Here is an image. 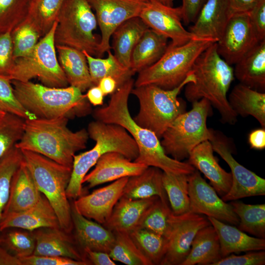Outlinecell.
<instances>
[{
    "mask_svg": "<svg viewBox=\"0 0 265 265\" xmlns=\"http://www.w3.org/2000/svg\"><path fill=\"white\" fill-rule=\"evenodd\" d=\"M89 73L93 85H98L103 78L110 77L117 83L118 87L132 78L135 74L130 68L123 65L114 56L110 50L107 52L106 58L95 57L85 51Z\"/></svg>",
    "mask_w": 265,
    "mask_h": 265,
    "instance_id": "obj_35",
    "label": "cell"
},
{
    "mask_svg": "<svg viewBox=\"0 0 265 265\" xmlns=\"http://www.w3.org/2000/svg\"><path fill=\"white\" fill-rule=\"evenodd\" d=\"M68 120L65 117L25 119L23 135L15 147L72 168L76 153L86 148L89 135L84 128L71 131Z\"/></svg>",
    "mask_w": 265,
    "mask_h": 265,
    "instance_id": "obj_2",
    "label": "cell"
},
{
    "mask_svg": "<svg viewBox=\"0 0 265 265\" xmlns=\"http://www.w3.org/2000/svg\"><path fill=\"white\" fill-rule=\"evenodd\" d=\"M87 131L89 137L95 142V144L92 149L74 157L66 194L68 198L75 200L81 195L84 177L102 155L116 152L134 160L139 153L134 139L119 125L95 120L88 124Z\"/></svg>",
    "mask_w": 265,
    "mask_h": 265,
    "instance_id": "obj_5",
    "label": "cell"
},
{
    "mask_svg": "<svg viewBox=\"0 0 265 265\" xmlns=\"http://www.w3.org/2000/svg\"><path fill=\"white\" fill-rule=\"evenodd\" d=\"M11 32L0 34V75L7 77L14 64Z\"/></svg>",
    "mask_w": 265,
    "mask_h": 265,
    "instance_id": "obj_48",
    "label": "cell"
},
{
    "mask_svg": "<svg viewBox=\"0 0 265 265\" xmlns=\"http://www.w3.org/2000/svg\"><path fill=\"white\" fill-rule=\"evenodd\" d=\"M188 176L163 172L162 183L171 209L175 215L190 212Z\"/></svg>",
    "mask_w": 265,
    "mask_h": 265,
    "instance_id": "obj_36",
    "label": "cell"
},
{
    "mask_svg": "<svg viewBox=\"0 0 265 265\" xmlns=\"http://www.w3.org/2000/svg\"><path fill=\"white\" fill-rule=\"evenodd\" d=\"M239 219L238 228L259 238H265V204H247L234 200L230 203Z\"/></svg>",
    "mask_w": 265,
    "mask_h": 265,
    "instance_id": "obj_37",
    "label": "cell"
},
{
    "mask_svg": "<svg viewBox=\"0 0 265 265\" xmlns=\"http://www.w3.org/2000/svg\"><path fill=\"white\" fill-rule=\"evenodd\" d=\"M14 59L29 53L42 36L34 24L27 17L11 32Z\"/></svg>",
    "mask_w": 265,
    "mask_h": 265,
    "instance_id": "obj_43",
    "label": "cell"
},
{
    "mask_svg": "<svg viewBox=\"0 0 265 265\" xmlns=\"http://www.w3.org/2000/svg\"><path fill=\"white\" fill-rule=\"evenodd\" d=\"M234 75L240 83L265 90V40L259 42L235 64Z\"/></svg>",
    "mask_w": 265,
    "mask_h": 265,
    "instance_id": "obj_27",
    "label": "cell"
},
{
    "mask_svg": "<svg viewBox=\"0 0 265 265\" xmlns=\"http://www.w3.org/2000/svg\"><path fill=\"white\" fill-rule=\"evenodd\" d=\"M85 95L90 104L94 106L103 105L105 95L98 85H93L90 87Z\"/></svg>",
    "mask_w": 265,
    "mask_h": 265,
    "instance_id": "obj_56",
    "label": "cell"
},
{
    "mask_svg": "<svg viewBox=\"0 0 265 265\" xmlns=\"http://www.w3.org/2000/svg\"><path fill=\"white\" fill-rule=\"evenodd\" d=\"M83 252L86 260L89 264L92 263L95 265H116L107 252L92 250L88 248L83 249Z\"/></svg>",
    "mask_w": 265,
    "mask_h": 265,
    "instance_id": "obj_53",
    "label": "cell"
},
{
    "mask_svg": "<svg viewBox=\"0 0 265 265\" xmlns=\"http://www.w3.org/2000/svg\"><path fill=\"white\" fill-rule=\"evenodd\" d=\"M25 120L9 113L0 117V160L21 139Z\"/></svg>",
    "mask_w": 265,
    "mask_h": 265,
    "instance_id": "obj_45",
    "label": "cell"
},
{
    "mask_svg": "<svg viewBox=\"0 0 265 265\" xmlns=\"http://www.w3.org/2000/svg\"><path fill=\"white\" fill-rule=\"evenodd\" d=\"M207 0H182V21L186 25L193 24Z\"/></svg>",
    "mask_w": 265,
    "mask_h": 265,
    "instance_id": "obj_52",
    "label": "cell"
},
{
    "mask_svg": "<svg viewBox=\"0 0 265 265\" xmlns=\"http://www.w3.org/2000/svg\"><path fill=\"white\" fill-rule=\"evenodd\" d=\"M207 218L218 236L222 258L233 253L265 250V238L248 236L233 225Z\"/></svg>",
    "mask_w": 265,
    "mask_h": 265,
    "instance_id": "obj_28",
    "label": "cell"
},
{
    "mask_svg": "<svg viewBox=\"0 0 265 265\" xmlns=\"http://www.w3.org/2000/svg\"><path fill=\"white\" fill-rule=\"evenodd\" d=\"M134 80L130 79L111 94L108 103L93 111L96 120L114 124L124 128L132 136L138 149V156L133 161L153 166L163 172L190 175L195 169L187 162L176 160L165 153L156 134L138 125L131 116L128 100Z\"/></svg>",
    "mask_w": 265,
    "mask_h": 265,
    "instance_id": "obj_1",
    "label": "cell"
},
{
    "mask_svg": "<svg viewBox=\"0 0 265 265\" xmlns=\"http://www.w3.org/2000/svg\"><path fill=\"white\" fill-rule=\"evenodd\" d=\"M65 0H31L27 17L36 26L42 37L57 21Z\"/></svg>",
    "mask_w": 265,
    "mask_h": 265,
    "instance_id": "obj_38",
    "label": "cell"
},
{
    "mask_svg": "<svg viewBox=\"0 0 265 265\" xmlns=\"http://www.w3.org/2000/svg\"><path fill=\"white\" fill-rule=\"evenodd\" d=\"M148 28L139 17H135L124 22L113 33V54L124 66L130 68L132 51Z\"/></svg>",
    "mask_w": 265,
    "mask_h": 265,
    "instance_id": "obj_33",
    "label": "cell"
},
{
    "mask_svg": "<svg viewBox=\"0 0 265 265\" xmlns=\"http://www.w3.org/2000/svg\"><path fill=\"white\" fill-rule=\"evenodd\" d=\"M94 166V168L85 176L82 181L83 184H86L89 188L139 174L148 167L116 152L104 154Z\"/></svg>",
    "mask_w": 265,
    "mask_h": 265,
    "instance_id": "obj_19",
    "label": "cell"
},
{
    "mask_svg": "<svg viewBox=\"0 0 265 265\" xmlns=\"http://www.w3.org/2000/svg\"><path fill=\"white\" fill-rule=\"evenodd\" d=\"M22 265H87L86 261H78L71 258L52 256L31 255L19 258Z\"/></svg>",
    "mask_w": 265,
    "mask_h": 265,
    "instance_id": "obj_50",
    "label": "cell"
},
{
    "mask_svg": "<svg viewBox=\"0 0 265 265\" xmlns=\"http://www.w3.org/2000/svg\"><path fill=\"white\" fill-rule=\"evenodd\" d=\"M11 82L19 103L38 118L70 119L86 116L91 111L85 94L76 87H52L31 81Z\"/></svg>",
    "mask_w": 265,
    "mask_h": 265,
    "instance_id": "obj_4",
    "label": "cell"
},
{
    "mask_svg": "<svg viewBox=\"0 0 265 265\" xmlns=\"http://www.w3.org/2000/svg\"><path fill=\"white\" fill-rule=\"evenodd\" d=\"M248 142L251 149L261 150L265 148V128L252 131L248 135Z\"/></svg>",
    "mask_w": 265,
    "mask_h": 265,
    "instance_id": "obj_55",
    "label": "cell"
},
{
    "mask_svg": "<svg viewBox=\"0 0 265 265\" xmlns=\"http://www.w3.org/2000/svg\"><path fill=\"white\" fill-rule=\"evenodd\" d=\"M194 81V75L191 72L180 85L172 89H164L154 85L133 87L131 94L137 98L139 105L133 120L160 139L175 119L185 112V105L178 96L186 84Z\"/></svg>",
    "mask_w": 265,
    "mask_h": 265,
    "instance_id": "obj_7",
    "label": "cell"
},
{
    "mask_svg": "<svg viewBox=\"0 0 265 265\" xmlns=\"http://www.w3.org/2000/svg\"><path fill=\"white\" fill-rule=\"evenodd\" d=\"M213 152L210 141H203L191 151L187 162L203 174L222 197L229 191L232 177L231 173L226 172L218 164Z\"/></svg>",
    "mask_w": 265,
    "mask_h": 265,
    "instance_id": "obj_22",
    "label": "cell"
},
{
    "mask_svg": "<svg viewBox=\"0 0 265 265\" xmlns=\"http://www.w3.org/2000/svg\"><path fill=\"white\" fill-rule=\"evenodd\" d=\"M3 241H4L3 236H1L0 235V244L1 243H3Z\"/></svg>",
    "mask_w": 265,
    "mask_h": 265,
    "instance_id": "obj_60",
    "label": "cell"
},
{
    "mask_svg": "<svg viewBox=\"0 0 265 265\" xmlns=\"http://www.w3.org/2000/svg\"><path fill=\"white\" fill-rule=\"evenodd\" d=\"M72 218L77 242L82 248L108 253L114 240L113 232L80 214L72 205Z\"/></svg>",
    "mask_w": 265,
    "mask_h": 265,
    "instance_id": "obj_26",
    "label": "cell"
},
{
    "mask_svg": "<svg viewBox=\"0 0 265 265\" xmlns=\"http://www.w3.org/2000/svg\"><path fill=\"white\" fill-rule=\"evenodd\" d=\"M56 25V21L29 53L15 59L14 66L7 77L9 80L26 82L36 78L42 84L49 87L68 86L56 55L54 42Z\"/></svg>",
    "mask_w": 265,
    "mask_h": 265,
    "instance_id": "obj_11",
    "label": "cell"
},
{
    "mask_svg": "<svg viewBox=\"0 0 265 265\" xmlns=\"http://www.w3.org/2000/svg\"><path fill=\"white\" fill-rule=\"evenodd\" d=\"M4 243L18 258L30 256L35 247V239L31 232L12 231L3 236Z\"/></svg>",
    "mask_w": 265,
    "mask_h": 265,
    "instance_id": "obj_47",
    "label": "cell"
},
{
    "mask_svg": "<svg viewBox=\"0 0 265 265\" xmlns=\"http://www.w3.org/2000/svg\"><path fill=\"white\" fill-rule=\"evenodd\" d=\"M160 2L170 6H173V2L174 0H158Z\"/></svg>",
    "mask_w": 265,
    "mask_h": 265,
    "instance_id": "obj_59",
    "label": "cell"
},
{
    "mask_svg": "<svg viewBox=\"0 0 265 265\" xmlns=\"http://www.w3.org/2000/svg\"><path fill=\"white\" fill-rule=\"evenodd\" d=\"M159 198L153 196L131 199L121 196L114 206L107 221L103 225L112 232L129 234L138 227L148 209Z\"/></svg>",
    "mask_w": 265,
    "mask_h": 265,
    "instance_id": "obj_25",
    "label": "cell"
},
{
    "mask_svg": "<svg viewBox=\"0 0 265 265\" xmlns=\"http://www.w3.org/2000/svg\"><path fill=\"white\" fill-rule=\"evenodd\" d=\"M0 110L15 114L24 119H33L37 117L26 110L17 99L13 88L6 77L0 75Z\"/></svg>",
    "mask_w": 265,
    "mask_h": 265,
    "instance_id": "obj_46",
    "label": "cell"
},
{
    "mask_svg": "<svg viewBox=\"0 0 265 265\" xmlns=\"http://www.w3.org/2000/svg\"><path fill=\"white\" fill-rule=\"evenodd\" d=\"M129 235L138 249L153 265H160L166 246V240L163 237L141 228L135 229Z\"/></svg>",
    "mask_w": 265,
    "mask_h": 265,
    "instance_id": "obj_41",
    "label": "cell"
},
{
    "mask_svg": "<svg viewBox=\"0 0 265 265\" xmlns=\"http://www.w3.org/2000/svg\"><path fill=\"white\" fill-rule=\"evenodd\" d=\"M248 14L258 40H265V0H259Z\"/></svg>",
    "mask_w": 265,
    "mask_h": 265,
    "instance_id": "obj_51",
    "label": "cell"
},
{
    "mask_svg": "<svg viewBox=\"0 0 265 265\" xmlns=\"http://www.w3.org/2000/svg\"><path fill=\"white\" fill-rule=\"evenodd\" d=\"M211 113V105L207 99L192 102L191 109L179 115L162 134L160 143L166 154L182 161L196 146L209 140L211 131L207 119Z\"/></svg>",
    "mask_w": 265,
    "mask_h": 265,
    "instance_id": "obj_9",
    "label": "cell"
},
{
    "mask_svg": "<svg viewBox=\"0 0 265 265\" xmlns=\"http://www.w3.org/2000/svg\"><path fill=\"white\" fill-rule=\"evenodd\" d=\"M231 17L229 0H207L187 30L199 38L217 42Z\"/></svg>",
    "mask_w": 265,
    "mask_h": 265,
    "instance_id": "obj_21",
    "label": "cell"
},
{
    "mask_svg": "<svg viewBox=\"0 0 265 265\" xmlns=\"http://www.w3.org/2000/svg\"><path fill=\"white\" fill-rule=\"evenodd\" d=\"M168 38L148 28L134 47L131 57L130 68L135 73L156 62L168 47Z\"/></svg>",
    "mask_w": 265,
    "mask_h": 265,
    "instance_id": "obj_31",
    "label": "cell"
},
{
    "mask_svg": "<svg viewBox=\"0 0 265 265\" xmlns=\"http://www.w3.org/2000/svg\"><path fill=\"white\" fill-rule=\"evenodd\" d=\"M98 85L102 90L104 95L113 94L118 88L116 80L110 77L102 78Z\"/></svg>",
    "mask_w": 265,
    "mask_h": 265,
    "instance_id": "obj_57",
    "label": "cell"
},
{
    "mask_svg": "<svg viewBox=\"0 0 265 265\" xmlns=\"http://www.w3.org/2000/svg\"><path fill=\"white\" fill-rule=\"evenodd\" d=\"M99 26L101 37L98 57L110 50V38L115 29L127 20L139 17L147 0H88Z\"/></svg>",
    "mask_w": 265,
    "mask_h": 265,
    "instance_id": "obj_13",
    "label": "cell"
},
{
    "mask_svg": "<svg viewBox=\"0 0 265 265\" xmlns=\"http://www.w3.org/2000/svg\"><path fill=\"white\" fill-rule=\"evenodd\" d=\"M209 140L213 151L229 165L232 183L228 192L221 197L225 202L265 195V180L239 163L232 156L228 141L219 132L211 129Z\"/></svg>",
    "mask_w": 265,
    "mask_h": 265,
    "instance_id": "obj_12",
    "label": "cell"
},
{
    "mask_svg": "<svg viewBox=\"0 0 265 265\" xmlns=\"http://www.w3.org/2000/svg\"><path fill=\"white\" fill-rule=\"evenodd\" d=\"M0 265H22L20 259L0 246Z\"/></svg>",
    "mask_w": 265,
    "mask_h": 265,
    "instance_id": "obj_58",
    "label": "cell"
},
{
    "mask_svg": "<svg viewBox=\"0 0 265 265\" xmlns=\"http://www.w3.org/2000/svg\"><path fill=\"white\" fill-rule=\"evenodd\" d=\"M32 232L36 242L33 255L64 257L88 262L69 234L61 229L40 228Z\"/></svg>",
    "mask_w": 265,
    "mask_h": 265,
    "instance_id": "obj_23",
    "label": "cell"
},
{
    "mask_svg": "<svg viewBox=\"0 0 265 265\" xmlns=\"http://www.w3.org/2000/svg\"><path fill=\"white\" fill-rule=\"evenodd\" d=\"M173 214L169 203L158 198L146 211L137 228L150 230L165 238L171 228Z\"/></svg>",
    "mask_w": 265,
    "mask_h": 265,
    "instance_id": "obj_40",
    "label": "cell"
},
{
    "mask_svg": "<svg viewBox=\"0 0 265 265\" xmlns=\"http://www.w3.org/2000/svg\"><path fill=\"white\" fill-rule=\"evenodd\" d=\"M139 17L149 28L170 39L171 46H181L200 39L184 27L181 6L174 7L158 0H147Z\"/></svg>",
    "mask_w": 265,
    "mask_h": 265,
    "instance_id": "obj_15",
    "label": "cell"
},
{
    "mask_svg": "<svg viewBox=\"0 0 265 265\" xmlns=\"http://www.w3.org/2000/svg\"><path fill=\"white\" fill-rule=\"evenodd\" d=\"M10 228H21L29 232L40 228H60L55 212L45 196L29 209L3 215L0 222V232Z\"/></svg>",
    "mask_w": 265,
    "mask_h": 265,
    "instance_id": "obj_20",
    "label": "cell"
},
{
    "mask_svg": "<svg viewBox=\"0 0 265 265\" xmlns=\"http://www.w3.org/2000/svg\"><path fill=\"white\" fill-rule=\"evenodd\" d=\"M259 0H229L231 16L248 14Z\"/></svg>",
    "mask_w": 265,
    "mask_h": 265,
    "instance_id": "obj_54",
    "label": "cell"
},
{
    "mask_svg": "<svg viewBox=\"0 0 265 265\" xmlns=\"http://www.w3.org/2000/svg\"><path fill=\"white\" fill-rule=\"evenodd\" d=\"M259 42L248 14L234 15L216 42L217 51L219 55L232 65Z\"/></svg>",
    "mask_w": 265,
    "mask_h": 265,
    "instance_id": "obj_17",
    "label": "cell"
},
{
    "mask_svg": "<svg viewBox=\"0 0 265 265\" xmlns=\"http://www.w3.org/2000/svg\"><path fill=\"white\" fill-rule=\"evenodd\" d=\"M23 159L21 150L15 145L0 160V222L8 200L12 178Z\"/></svg>",
    "mask_w": 265,
    "mask_h": 265,
    "instance_id": "obj_42",
    "label": "cell"
},
{
    "mask_svg": "<svg viewBox=\"0 0 265 265\" xmlns=\"http://www.w3.org/2000/svg\"><path fill=\"white\" fill-rule=\"evenodd\" d=\"M42 197L23 159L12 178L9 196L2 215L29 209L38 203Z\"/></svg>",
    "mask_w": 265,
    "mask_h": 265,
    "instance_id": "obj_24",
    "label": "cell"
},
{
    "mask_svg": "<svg viewBox=\"0 0 265 265\" xmlns=\"http://www.w3.org/2000/svg\"><path fill=\"white\" fill-rule=\"evenodd\" d=\"M162 173L159 168L149 166L141 173L129 177L122 196L131 199L158 196L161 201L169 203L163 186Z\"/></svg>",
    "mask_w": 265,
    "mask_h": 265,
    "instance_id": "obj_30",
    "label": "cell"
},
{
    "mask_svg": "<svg viewBox=\"0 0 265 265\" xmlns=\"http://www.w3.org/2000/svg\"><path fill=\"white\" fill-rule=\"evenodd\" d=\"M31 0H0V34L11 32L27 17Z\"/></svg>",
    "mask_w": 265,
    "mask_h": 265,
    "instance_id": "obj_44",
    "label": "cell"
},
{
    "mask_svg": "<svg viewBox=\"0 0 265 265\" xmlns=\"http://www.w3.org/2000/svg\"><path fill=\"white\" fill-rule=\"evenodd\" d=\"M188 195L190 212L238 226L239 219L232 206L219 197L197 169L188 176Z\"/></svg>",
    "mask_w": 265,
    "mask_h": 265,
    "instance_id": "obj_16",
    "label": "cell"
},
{
    "mask_svg": "<svg viewBox=\"0 0 265 265\" xmlns=\"http://www.w3.org/2000/svg\"><path fill=\"white\" fill-rule=\"evenodd\" d=\"M115 240L108 254L113 261L127 265H153L140 251L129 234L114 232Z\"/></svg>",
    "mask_w": 265,
    "mask_h": 265,
    "instance_id": "obj_39",
    "label": "cell"
},
{
    "mask_svg": "<svg viewBox=\"0 0 265 265\" xmlns=\"http://www.w3.org/2000/svg\"><path fill=\"white\" fill-rule=\"evenodd\" d=\"M228 100L230 106L242 117L251 116L265 128V93L240 83L234 86Z\"/></svg>",
    "mask_w": 265,
    "mask_h": 265,
    "instance_id": "obj_32",
    "label": "cell"
},
{
    "mask_svg": "<svg viewBox=\"0 0 265 265\" xmlns=\"http://www.w3.org/2000/svg\"><path fill=\"white\" fill-rule=\"evenodd\" d=\"M214 42L209 39H196L181 46L169 44L156 62L138 72L134 87L154 85L172 89L178 86L191 72L199 55Z\"/></svg>",
    "mask_w": 265,
    "mask_h": 265,
    "instance_id": "obj_8",
    "label": "cell"
},
{
    "mask_svg": "<svg viewBox=\"0 0 265 265\" xmlns=\"http://www.w3.org/2000/svg\"><path fill=\"white\" fill-rule=\"evenodd\" d=\"M6 113L0 110V117H2Z\"/></svg>",
    "mask_w": 265,
    "mask_h": 265,
    "instance_id": "obj_61",
    "label": "cell"
},
{
    "mask_svg": "<svg viewBox=\"0 0 265 265\" xmlns=\"http://www.w3.org/2000/svg\"><path fill=\"white\" fill-rule=\"evenodd\" d=\"M265 264L264 250L251 251L248 253L237 256L229 255L222 258L214 265H264Z\"/></svg>",
    "mask_w": 265,
    "mask_h": 265,
    "instance_id": "obj_49",
    "label": "cell"
},
{
    "mask_svg": "<svg viewBox=\"0 0 265 265\" xmlns=\"http://www.w3.org/2000/svg\"><path fill=\"white\" fill-rule=\"evenodd\" d=\"M211 224L208 218L191 212L173 214L171 226L165 238L166 246L162 265H181L188 255L198 231Z\"/></svg>",
    "mask_w": 265,
    "mask_h": 265,
    "instance_id": "obj_14",
    "label": "cell"
},
{
    "mask_svg": "<svg viewBox=\"0 0 265 265\" xmlns=\"http://www.w3.org/2000/svg\"><path fill=\"white\" fill-rule=\"evenodd\" d=\"M191 72L195 81L185 85L186 100L192 103L207 99L217 110L223 123L234 125L238 115L230 106L227 96L235 78L234 69L218 54L216 42L199 55Z\"/></svg>",
    "mask_w": 265,
    "mask_h": 265,
    "instance_id": "obj_3",
    "label": "cell"
},
{
    "mask_svg": "<svg viewBox=\"0 0 265 265\" xmlns=\"http://www.w3.org/2000/svg\"><path fill=\"white\" fill-rule=\"evenodd\" d=\"M221 258L218 237L211 224L196 233L189 252L181 265H214Z\"/></svg>",
    "mask_w": 265,
    "mask_h": 265,
    "instance_id": "obj_34",
    "label": "cell"
},
{
    "mask_svg": "<svg viewBox=\"0 0 265 265\" xmlns=\"http://www.w3.org/2000/svg\"><path fill=\"white\" fill-rule=\"evenodd\" d=\"M56 22L55 45L68 46L97 56L100 41L94 31L98 23L88 0H65Z\"/></svg>",
    "mask_w": 265,
    "mask_h": 265,
    "instance_id": "obj_10",
    "label": "cell"
},
{
    "mask_svg": "<svg viewBox=\"0 0 265 265\" xmlns=\"http://www.w3.org/2000/svg\"><path fill=\"white\" fill-rule=\"evenodd\" d=\"M21 150L24 161L36 186L53 209L60 229L70 234L74 228L71 206L66 189L72 168L59 164L38 153Z\"/></svg>",
    "mask_w": 265,
    "mask_h": 265,
    "instance_id": "obj_6",
    "label": "cell"
},
{
    "mask_svg": "<svg viewBox=\"0 0 265 265\" xmlns=\"http://www.w3.org/2000/svg\"><path fill=\"white\" fill-rule=\"evenodd\" d=\"M128 178H121L88 195H81L75 200L73 205L84 217L103 225L109 218L122 196Z\"/></svg>",
    "mask_w": 265,
    "mask_h": 265,
    "instance_id": "obj_18",
    "label": "cell"
},
{
    "mask_svg": "<svg viewBox=\"0 0 265 265\" xmlns=\"http://www.w3.org/2000/svg\"><path fill=\"white\" fill-rule=\"evenodd\" d=\"M58 60L69 84L82 92L93 86L86 58L82 51L63 45H55Z\"/></svg>",
    "mask_w": 265,
    "mask_h": 265,
    "instance_id": "obj_29",
    "label": "cell"
}]
</instances>
